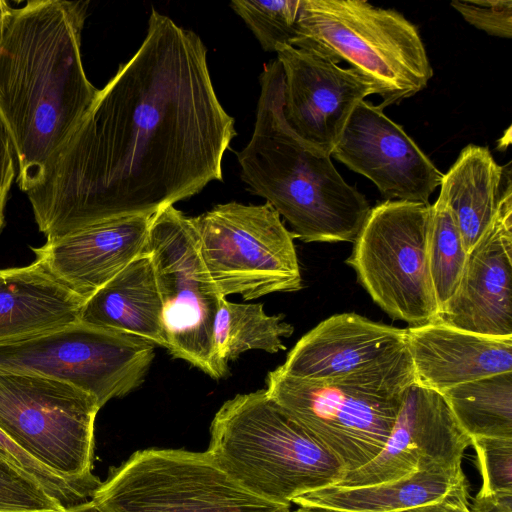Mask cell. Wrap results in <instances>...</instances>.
Returning a JSON list of instances; mask_svg holds the SVG:
<instances>
[{"label": "cell", "instance_id": "22", "mask_svg": "<svg viewBox=\"0 0 512 512\" xmlns=\"http://www.w3.org/2000/svg\"><path fill=\"white\" fill-rule=\"evenodd\" d=\"M511 163L499 165L490 150L469 144L442 177L440 194L452 211L468 253L493 221Z\"/></svg>", "mask_w": 512, "mask_h": 512}, {"label": "cell", "instance_id": "28", "mask_svg": "<svg viewBox=\"0 0 512 512\" xmlns=\"http://www.w3.org/2000/svg\"><path fill=\"white\" fill-rule=\"evenodd\" d=\"M0 455L37 481L65 509L92 499L101 483H81L64 479L27 454L0 430Z\"/></svg>", "mask_w": 512, "mask_h": 512}, {"label": "cell", "instance_id": "26", "mask_svg": "<svg viewBox=\"0 0 512 512\" xmlns=\"http://www.w3.org/2000/svg\"><path fill=\"white\" fill-rule=\"evenodd\" d=\"M467 254L454 215L438 196L431 205L428 262L439 311L458 288Z\"/></svg>", "mask_w": 512, "mask_h": 512}, {"label": "cell", "instance_id": "27", "mask_svg": "<svg viewBox=\"0 0 512 512\" xmlns=\"http://www.w3.org/2000/svg\"><path fill=\"white\" fill-rule=\"evenodd\" d=\"M300 0H233V11L252 31L262 49L275 52L295 37Z\"/></svg>", "mask_w": 512, "mask_h": 512}, {"label": "cell", "instance_id": "35", "mask_svg": "<svg viewBox=\"0 0 512 512\" xmlns=\"http://www.w3.org/2000/svg\"><path fill=\"white\" fill-rule=\"evenodd\" d=\"M60 512H107L92 499L80 505L65 509Z\"/></svg>", "mask_w": 512, "mask_h": 512}, {"label": "cell", "instance_id": "29", "mask_svg": "<svg viewBox=\"0 0 512 512\" xmlns=\"http://www.w3.org/2000/svg\"><path fill=\"white\" fill-rule=\"evenodd\" d=\"M65 508L33 478L0 455V512H60Z\"/></svg>", "mask_w": 512, "mask_h": 512}, {"label": "cell", "instance_id": "15", "mask_svg": "<svg viewBox=\"0 0 512 512\" xmlns=\"http://www.w3.org/2000/svg\"><path fill=\"white\" fill-rule=\"evenodd\" d=\"M468 332L512 338V181L496 215L467 254L460 283L436 321Z\"/></svg>", "mask_w": 512, "mask_h": 512}, {"label": "cell", "instance_id": "21", "mask_svg": "<svg viewBox=\"0 0 512 512\" xmlns=\"http://www.w3.org/2000/svg\"><path fill=\"white\" fill-rule=\"evenodd\" d=\"M80 321L167 348L163 305L149 253L136 258L87 298Z\"/></svg>", "mask_w": 512, "mask_h": 512}, {"label": "cell", "instance_id": "30", "mask_svg": "<svg viewBox=\"0 0 512 512\" xmlns=\"http://www.w3.org/2000/svg\"><path fill=\"white\" fill-rule=\"evenodd\" d=\"M482 476L480 493L512 492V438H471Z\"/></svg>", "mask_w": 512, "mask_h": 512}, {"label": "cell", "instance_id": "20", "mask_svg": "<svg viewBox=\"0 0 512 512\" xmlns=\"http://www.w3.org/2000/svg\"><path fill=\"white\" fill-rule=\"evenodd\" d=\"M85 299L39 262L0 270V344L43 335L80 321Z\"/></svg>", "mask_w": 512, "mask_h": 512}, {"label": "cell", "instance_id": "4", "mask_svg": "<svg viewBox=\"0 0 512 512\" xmlns=\"http://www.w3.org/2000/svg\"><path fill=\"white\" fill-rule=\"evenodd\" d=\"M207 452L248 492L290 507L307 493L337 485L341 463L284 412L265 389L227 400L211 423Z\"/></svg>", "mask_w": 512, "mask_h": 512}, {"label": "cell", "instance_id": "31", "mask_svg": "<svg viewBox=\"0 0 512 512\" xmlns=\"http://www.w3.org/2000/svg\"><path fill=\"white\" fill-rule=\"evenodd\" d=\"M451 6L477 29L491 36L511 39V0H453Z\"/></svg>", "mask_w": 512, "mask_h": 512}, {"label": "cell", "instance_id": "37", "mask_svg": "<svg viewBox=\"0 0 512 512\" xmlns=\"http://www.w3.org/2000/svg\"><path fill=\"white\" fill-rule=\"evenodd\" d=\"M10 5L8 2L0 0V44L2 42L6 17L9 12Z\"/></svg>", "mask_w": 512, "mask_h": 512}, {"label": "cell", "instance_id": "3", "mask_svg": "<svg viewBox=\"0 0 512 512\" xmlns=\"http://www.w3.org/2000/svg\"><path fill=\"white\" fill-rule=\"evenodd\" d=\"M254 130L237 153L241 179L266 200L303 242H354L369 202L336 170L331 156L302 139L286 121L279 61L264 65Z\"/></svg>", "mask_w": 512, "mask_h": 512}, {"label": "cell", "instance_id": "18", "mask_svg": "<svg viewBox=\"0 0 512 512\" xmlns=\"http://www.w3.org/2000/svg\"><path fill=\"white\" fill-rule=\"evenodd\" d=\"M406 348V329L350 312L335 314L303 335L287 354L285 373L326 381L379 364Z\"/></svg>", "mask_w": 512, "mask_h": 512}, {"label": "cell", "instance_id": "1", "mask_svg": "<svg viewBox=\"0 0 512 512\" xmlns=\"http://www.w3.org/2000/svg\"><path fill=\"white\" fill-rule=\"evenodd\" d=\"M235 121L200 36L151 10L132 58L99 90L43 181L27 192L47 242L113 218L153 215L222 181Z\"/></svg>", "mask_w": 512, "mask_h": 512}, {"label": "cell", "instance_id": "34", "mask_svg": "<svg viewBox=\"0 0 512 512\" xmlns=\"http://www.w3.org/2000/svg\"><path fill=\"white\" fill-rule=\"evenodd\" d=\"M471 512H512V492H478Z\"/></svg>", "mask_w": 512, "mask_h": 512}, {"label": "cell", "instance_id": "12", "mask_svg": "<svg viewBox=\"0 0 512 512\" xmlns=\"http://www.w3.org/2000/svg\"><path fill=\"white\" fill-rule=\"evenodd\" d=\"M154 347L142 338L79 321L0 344V368L68 382L90 394L101 408L143 382Z\"/></svg>", "mask_w": 512, "mask_h": 512}, {"label": "cell", "instance_id": "25", "mask_svg": "<svg viewBox=\"0 0 512 512\" xmlns=\"http://www.w3.org/2000/svg\"><path fill=\"white\" fill-rule=\"evenodd\" d=\"M442 395L470 438H512V371L454 386Z\"/></svg>", "mask_w": 512, "mask_h": 512}, {"label": "cell", "instance_id": "23", "mask_svg": "<svg viewBox=\"0 0 512 512\" xmlns=\"http://www.w3.org/2000/svg\"><path fill=\"white\" fill-rule=\"evenodd\" d=\"M466 486L462 467L437 469L370 486H331L297 497L292 503L348 512H400L442 499Z\"/></svg>", "mask_w": 512, "mask_h": 512}, {"label": "cell", "instance_id": "33", "mask_svg": "<svg viewBox=\"0 0 512 512\" xmlns=\"http://www.w3.org/2000/svg\"><path fill=\"white\" fill-rule=\"evenodd\" d=\"M468 496V486H466L442 499L400 512H471Z\"/></svg>", "mask_w": 512, "mask_h": 512}, {"label": "cell", "instance_id": "13", "mask_svg": "<svg viewBox=\"0 0 512 512\" xmlns=\"http://www.w3.org/2000/svg\"><path fill=\"white\" fill-rule=\"evenodd\" d=\"M471 438L443 395L416 382L406 391L381 452L347 472L335 486L353 488L394 481L419 471L460 468Z\"/></svg>", "mask_w": 512, "mask_h": 512}, {"label": "cell", "instance_id": "11", "mask_svg": "<svg viewBox=\"0 0 512 512\" xmlns=\"http://www.w3.org/2000/svg\"><path fill=\"white\" fill-rule=\"evenodd\" d=\"M147 252L163 305L166 349L211 378H222L213 329L223 296L204 264L191 217L174 206L153 214Z\"/></svg>", "mask_w": 512, "mask_h": 512}, {"label": "cell", "instance_id": "17", "mask_svg": "<svg viewBox=\"0 0 512 512\" xmlns=\"http://www.w3.org/2000/svg\"><path fill=\"white\" fill-rule=\"evenodd\" d=\"M153 215L106 220L33 248L37 262L85 300L147 253Z\"/></svg>", "mask_w": 512, "mask_h": 512}, {"label": "cell", "instance_id": "36", "mask_svg": "<svg viewBox=\"0 0 512 512\" xmlns=\"http://www.w3.org/2000/svg\"><path fill=\"white\" fill-rule=\"evenodd\" d=\"M297 508L290 512H348L323 506H317V505H296Z\"/></svg>", "mask_w": 512, "mask_h": 512}, {"label": "cell", "instance_id": "24", "mask_svg": "<svg viewBox=\"0 0 512 512\" xmlns=\"http://www.w3.org/2000/svg\"><path fill=\"white\" fill-rule=\"evenodd\" d=\"M294 332L283 315H268L263 304L233 303L223 297L220 300L213 329L215 363L224 376L228 362L249 350L277 353L286 347L282 338Z\"/></svg>", "mask_w": 512, "mask_h": 512}, {"label": "cell", "instance_id": "16", "mask_svg": "<svg viewBox=\"0 0 512 512\" xmlns=\"http://www.w3.org/2000/svg\"><path fill=\"white\" fill-rule=\"evenodd\" d=\"M284 77V115L306 142L331 156L356 105L372 95L369 82L353 68H343L304 49L276 47Z\"/></svg>", "mask_w": 512, "mask_h": 512}, {"label": "cell", "instance_id": "7", "mask_svg": "<svg viewBox=\"0 0 512 512\" xmlns=\"http://www.w3.org/2000/svg\"><path fill=\"white\" fill-rule=\"evenodd\" d=\"M431 204L386 200L370 209L346 264L372 300L410 326L436 321L428 262Z\"/></svg>", "mask_w": 512, "mask_h": 512}, {"label": "cell", "instance_id": "8", "mask_svg": "<svg viewBox=\"0 0 512 512\" xmlns=\"http://www.w3.org/2000/svg\"><path fill=\"white\" fill-rule=\"evenodd\" d=\"M99 409L68 382L0 368V430L64 479L101 483L91 472Z\"/></svg>", "mask_w": 512, "mask_h": 512}, {"label": "cell", "instance_id": "9", "mask_svg": "<svg viewBox=\"0 0 512 512\" xmlns=\"http://www.w3.org/2000/svg\"><path fill=\"white\" fill-rule=\"evenodd\" d=\"M107 512H290L241 487L206 452H135L94 492Z\"/></svg>", "mask_w": 512, "mask_h": 512}, {"label": "cell", "instance_id": "32", "mask_svg": "<svg viewBox=\"0 0 512 512\" xmlns=\"http://www.w3.org/2000/svg\"><path fill=\"white\" fill-rule=\"evenodd\" d=\"M14 156L9 136L0 122V230L4 226V208L15 177Z\"/></svg>", "mask_w": 512, "mask_h": 512}, {"label": "cell", "instance_id": "14", "mask_svg": "<svg viewBox=\"0 0 512 512\" xmlns=\"http://www.w3.org/2000/svg\"><path fill=\"white\" fill-rule=\"evenodd\" d=\"M371 180L386 200L429 203L443 173L379 106L360 101L331 152Z\"/></svg>", "mask_w": 512, "mask_h": 512}, {"label": "cell", "instance_id": "6", "mask_svg": "<svg viewBox=\"0 0 512 512\" xmlns=\"http://www.w3.org/2000/svg\"><path fill=\"white\" fill-rule=\"evenodd\" d=\"M291 46L350 64L382 99V110L422 91L433 76L417 27L364 0H300Z\"/></svg>", "mask_w": 512, "mask_h": 512}, {"label": "cell", "instance_id": "2", "mask_svg": "<svg viewBox=\"0 0 512 512\" xmlns=\"http://www.w3.org/2000/svg\"><path fill=\"white\" fill-rule=\"evenodd\" d=\"M88 4L30 0L10 6L7 14L0 44V122L25 193L43 181L99 92L81 56Z\"/></svg>", "mask_w": 512, "mask_h": 512}, {"label": "cell", "instance_id": "19", "mask_svg": "<svg viewBox=\"0 0 512 512\" xmlns=\"http://www.w3.org/2000/svg\"><path fill=\"white\" fill-rule=\"evenodd\" d=\"M415 382L439 393L512 371V338L480 335L431 322L406 329Z\"/></svg>", "mask_w": 512, "mask_h": 512}, {"label": "cell", "instance_id": "10", "mask_svg": "<svg viewBox=\"0 0 512 512\" xmlns=\"http://www.w3.org/2000/svg\"><path fill=\"white\" fill-rule=\"evenodd\" d=\"M191 221L221 296L253 300L302 288L294 237L269 203L218 204Z\"/></svg>", "mask_w": 512, "mask_h": 512}, {"label": "cell", "instance_id": "5", "mask_svg": "<svg viewBox=\"0 0 512 512\" xmlns=\"http://www.w3.org/2000/svg\"><path fill=\"white\" fill-rule=\"evenodd\" d=\"M413 383L406 347L379 364L333 380L296 378L278 367L268 373L265 391L347 473L381 452Z\"/></svg>", "mask_w": 512, "mask_h": 512}]
</instances>
